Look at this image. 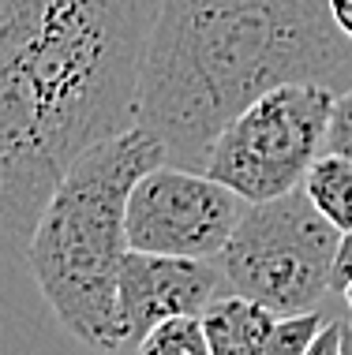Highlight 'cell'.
<instances>
[{
  "mask_svg": "<svg viewBox=\"0 0 352 355\" xmlns=\"http://www.w3.org/2000/svg\"><path fill=\"white\" fill-rule=\"evenodd\" d=\"M352 281V232H341L337 247V262H334V292L341 295V288Z\"/></svg>",
  "mask_w": 352,
  "mask_h": 355,
  "instance_id": "5bb4252c",
  "label": "cell"
},
{
  "mask_svg": "<svg viewBox=\"0 0 352 355\" xmlns=\"http://www.w3.org/2000/svg\"><path fill=\"white\" fill-rule=\"evenodd\" d=\"M341 300H345V303H349V311H352V281L341 288Z\"/></svg>",
  "mask_w": 352,
  "mask_h": 355,
  "instance_id": "2e32d148",
  "label": "cell"
},
{
  "mask_svg": "<svg viewBox=\"0 0 352 355\" xmlns=\"http://www.w3.org/2000/svg\"><path fill=\"white\" fill-rule=\"evenodd\" d=\"M330 8H334L337 26L349 34V42H352V0H330Z\"/></svg>",
  "mask_w": 352,
  "mask_h": 355,
  "instance_id": "9a60e30c",
  "label": "cell"
},
{
  "mask_svg": "<svg viewBox=\"0 0 352 355\" xmlns=\"http://www.w3.org/2000/svg\"><path fill=\"white\" fill-rule=\"evenodd\" d=\"M334 355V352H345V340H341V325L337 322H322V329H319V337L311 340V348L308 355Z\"/></svg>",
  "mask_w": 352,
  "mask_h": 355,
  "instance_id": "4fadbf2b",
  "label": "cell"
},
{
  "mask_svg": "<svg viewBox=\"0 0 352 355\" xmlns=\"http://www.w3.org/2000/svg\"><path fill=\"white\" fill-rule=\"evenodd\" d=\"M158 0H0V228L31 236L79 153L135 123Z\"/></svg>",
  "mask_w": 352,
  "mask_h": 355,
  "instance_id": "6da1fadb",
  "label": "cell"
},
{
  "mask_svg": "<svg viewBox=\"0 0 352 355\" xmlns=\"http://www.w3.org/2000/svg\"><path fill=\"white\" fill-rule=\"evenodd\" d=\"M169 161L165 142L131 123L68 165L42 206L26 266L60 329L87 348L120 352L117 281L128 247V195L142 172Z\"/></svg>",
  "mask_w": 352,
  "mask_h": 355,
  "instance_id": "3957f363",
  "label": "cell"
},
{
  "mask_svg": "<svg viewBox=\"0 0 352 355\" xmlns=\"http://www.w3.org/2000/svg\"><path fill=\"white\" fill-rule=\"evenodd\" d=\"M322 314L319 311H300V314H281L274 322V333L266 340V355H308L311 340L322 329Z\"/></svg>",
  "mask_w": 352,
  "mask_h": 355,
  "instance_id": "8fae6325",
  "label": "cell"
},
{
  "mask_svg": "<svg viewBox=\"0 0 352 355\" xmlns=\"http://www.w3.org/2000/svg\"><path fill=\"white\" fill-rule=\"evenodd\" d=\"M341 75H352V42L330 0H158L135 123L169 161L203 168L214 135L259 94Z\"/></svg>",
  "mask_w": 352,
  "mask_h": 355,
  "instance_id": "7a4b0ae2",
  "label": "cell"
},
{
  "mask_svg": "<svg viewBox=\"0 0 352 355\" xmlns=\"http://www.w3.org/2000/svg\"><path fill=\"white\" fill-rule=\"evenodd\" d=\"M244 198L203 168L161 161L128 195V247L150 254L217 258L244 214Z\"/></svg>",
  "mask_w": 352,
  "mask_h": 355,
  "instance_id": "8992f818",
  "label": "cell"
},
{
  "mask_svg": "<svg viewBox=\"0 0 352 355\" xmlns=\"http://www.w3.org/2000/svg\"><path fill=\"white\" fill-rule=\"evenodd\" d=\"M334 98L326 83H281L259 94L214 135L203 172L229 184L244 202L300 187L326 150Z\"/></svg>",
  "mask_w": 352,
  "mask_h": 355,
  "instance_id": "5b68a950",
  "label": "cell"
},
{
  "mask_svg": "<svg viewBox=\"0 0 352 355\" xmlns=\"http://www.w3.org/2000/svg\"><path fill=\"white\" fill-rule=\"evenodd\" d=\"M303 191L322 209V217H330L341 232H352V161L349 157L322 150L315 165L308 168V176H303Z\"/></svg>",
  "mask_w": 352,
  "mask_h": 355,
  "instance_id": "9c48e42d",
  "label": "cell"
},
{
  "mask_svg": "<svg viewBox=\"0 0 352 355\" xmlns=\"http://www.w3.org/2000/svg\"><path fill=\"white\" fill-rule=\"evenodd\" d=\"M337 247L341 228L322 217L300 184L285 195L247 202L217 266L233 292L251 295L281 318L319 311V303L334 292Z\"/></svg>",
  "mask_w": 352,
  "mask_h": 355,
  "instance_id": "277c9868",
  "label": "cell"
},
{
  "mask_svg": "<svg viewBox=\"0 0 352 355\" xmlns=\"http://www.w3.org/2000/svg\"><path fill=\"white\" fill-rule=\"evenodd\" d=\"M142 355H210L206 329L199 314H173L161 318L139 344Z\"/></svg>",
  "mask_w": 352,
  "mask_h": 355,
  "instance_id": "30bf717a",
  "label": "cell"
},
{
  "mask_svg": "<svg viewBox=\"0 0 352 355\" xmlns=\"http://www.w3.org/2000/svg\"><path fill=\"white\" fill-rule=\"evenodd\" d=\"M203 329L210 355H266V340L274 333L278 314L251 295H217L203 314Z\"/></svg>",
  "mask_w": 352,
  "mask_h": 355,
  "instance_id": "ba28073f",
  "label": "cell"
},
{
  "mask_svg": "<svg viewBox=\"0 0 352 355\" xmlns=\"http://www.w3.org/2000/svg\"><path fill=\"white\" fill-rule=\"evenodd\" d=\"M326 150L352 161V83L334 98V112L326 123Z\"/></svg>",
  "mask_w": 352,
  "mask_h": 355,
  "instance_id": "7c38bea8",
  "label": "cell"
},
{
  "mask_svg": "<svg viewBox=\"0 0 352 355\" xmlns=\"http://www.w3.org/2000/svg\"><path fill=\"white\" fill-rule=\"evenodd\" d=\"M229 288L217 258L128 251L117 281L120 352H139L142 337L173 314H203Z\"/></svg>",
  "mask_w": 352,
  "mask_h": 355,
  "instance_id": "52a82bcc",
  "label": "cell"
}]
</instances>
